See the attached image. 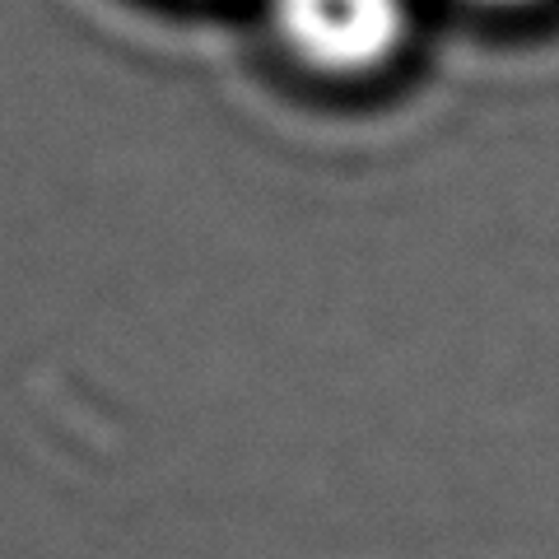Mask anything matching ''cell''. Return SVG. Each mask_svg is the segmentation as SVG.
Returning <instances> with one entry per match:
<instances>
[{
  "instance_id": "cell-1",
  "label": "cell",
  "mask_w": 559,
  "mask_h": 559,
  "mask_svg": "<svg viewBox=\"0 0 559 559\" xmlns=\"http://www.w3.org/2000/svg\"><path fill=\"white\" fill-rule=\"evenodd\" d=\"M271 20L299 61L326 75H364L406 33V0H271Z\"/></svg>"
},
{
  "instance_id": "cell-2",
  "label": "cell",
  "mask_w": 559,
  "mask_h": 559,
  "mask_svg": "<svg viewBox=\"0 0 559 559\" xmlns=\"http://www.w3.org/2000/svg\"><path fill=\"white\" fill-rule=\"evenodd\" d=\"M485 5H527V0H485Z\"/></svg>"
}]
</instances>
